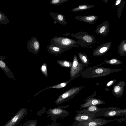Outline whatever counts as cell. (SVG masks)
<instances>
[{
	"instance_id": "cell-32",
	"label": "cell",
	"mask_w": 126,
	"mask_h": 126,
	"mask_svg": "<svg viewBox=\"0 0 126 126\" xmlns=\"http://www.w3.org/2000/svg\"><path fill=\"white\" fill-rule=\"evenodd\" d=\"M121 0H117L116 1L115 3V5L117 6L119 5L121 3Z\"/></svg>"
},
{
	"instance_id": "cell-11",
	"label": "cell",
	"mask_w": 126,
	"mask_h": 126,
	"mask_svg": "<svg viewBox=\"0 0 126 126\" xmlns=\"http://www.w3.org/2000/svg\"><path fill=\"white\" fill-rule=\"evenodd\" d=\"M6 57L4 56H0V68L10 79L15 80L16 78L10 69L3 61Z\"/></svg>"
},
{
	"instance_id": "cell-26",
	"label": "cell",
	"mask_w": 126,
	"mask_h": 126,
	"mask_svg": "<svg viewBox=\"0 0 126 126\" xmlns=\"http://www.w3.org/2000/svg\"><path fill=\"white\" fill-rule=\"evenodd\" d=\"M9 22L8 19L6 16L0 11V23L6 25Z\"/></svg>"
},
{
	"instance_id": "cell-30",
	"label": "cell",
	"mask_w": 126,
	"mask_h": 126,
	"mask_svg": "<svg viewBox=\"0 0 126 126\" xmlns=\"http://www.w3.org/2000/svg\"><path fill=\"white\" fill-rule=\"evenodd\" d=\"M106 68H98L95 69L91 71V73H95L98 74H102Z\"/></svg>"
},
{
	"instance_id": "cell-17",
	"label": "cell",
	"mask_w": 126,
	"mask_h": 126,
	"mask_svg": "<svg viewBox=\"0 0 126 126\" xmlns=\"http://www.w3.org/2000/svg\"><path fill=\"white\" fill-rule=\"evenodd\" d=\"M75 18L78 20H80L89 24H94L98 18V16L95 15L77 16Z\"/></svg>"
},
{
	"instance_id": "cell-3",
	"label": "cell",
	"mask_w": 126,
	"mask_h": 126,
	"mask_svg": "<svg viewBox=\"0 0 126 126\" xmlns=\"http://www.w3.org/2000/svg\"><path fill=\"white\" fill-rule=\"evenodd\" d=\"M51 43L54 45L63 48L78 47V42L73 39L64 37L56 36L51 39Z\"/></svg>"
},
{
	"instance_id": "cell-25",
	"label": "cell",
	"mask_w": 126,
	"mask_h": 126,
	"mask_svg": "<svg viewBox=\"0 0 126 126\" xmlns=\"http://www.w3.org/2000/svg\"><path fill=\"white\" fill-rule=\"evenodd\" d=\"M78 55L80 60L84 64H89L88 59L85 54L79 53H78Z\"/></svg>"
},
{
	"instance_id": "cell-10",
	"label": "cell",
	"mask_w": 126,
	"mask_h": 126,
	"mask_svg": "<svg viewBox=\"0 0 126 126\" xmlns=\"http://www.w3.org/2000/svg\"><path fill=\"white\" fill-rule=\"evenodd\" d=\"M77 114L74 118L75 121L83 122L90 120L94 118V114L87 112H81L79 110L76 111Z\"/></svg>"
},
{
	"instance_id": "cell-20",
	"label": "cell",
	"mask_w": 126,
	"mask_h": 126,
	"mask_svg": "<svg viewBox=\"0 0 126 126\" xmlns=\"http://www.w3.org/2000/svg\"><path fill=\"white\" fill-rule=\"evenodd\" d=\"M118 50L119 54L121 56H124L126 55V41L123 40L118 47Z\"/></svg>"
},
{
	"instance_id": "cell-7",
	"label": "cell",
	"mask_w": 126,
	"mask_h": 126,
	"mask_svg": "<svg viewBox=\"0 0 126 126\" xmlns=\"http://www.w3.org/2000/svg\"><path fill=\"white\" fill-rule=\"evenodd\" d=\"M27 109L24 108H21L16 114L3 126H16L27 114Z\"/></svg>"
},
{
	"instance_id": "cell-12",
	"label": "cell",
	"mask_w": 126,
	"mask_h": 126,
	"mask_svg": "<svg viewBox=\"0 0 126 126\" xmlns=\"http://www.w3.org/2000/svg\"><path fill=\"white\" fill-rule=\"evenodd\" d=\"M84 101H85V102L79 105L81 109L86 108L92 105H101L105 103L102 100L91 97L87 98Z\"/></svg>"
},
{
	"instance_id": "cell-29",
	"label": "cell",
	"mask_w": 126,
	"mask_h": 126,
	"mask_svg": "<svg viewBox=\"0 0 126 126\" xmlns=\"http://www.w3.org/2000/svg\"><path fill=\"white\" fill-rule=\"evenodd\" d=\"M68 0H52L50 2V3L53 5H58L65 2H66Z\"/></svg>"
},
{
	"instance_id": "cell-13",
	"label": "cell",
	"mask_w": 126,
	"mask_h": 126,
	"mask_svg": "<svg viewBox=\"0 0 126 126\" xmlns=\"http://www.w3.org/2000/svg\"><path fill=\"white\" fill-rule=\"evenodd\" d=\"M111 43L102 44L94 50L93 53L94 56H98L102 55L106 53L110 47Z\"/></svg>"
},
{
	"instance_id": "cell-8",
	"label": "cell",
	"mask_w": 126,
	"mask_h": 126,
	"mask_svg": "<svg viewBox=\"0 0 126 126\" xmlns=\"http://www.w3.org/2000/svg\"><path fill=\"white\" fill-rule=\"evenodd\" d=\"M79 62L77 56L74 55L70 71V77L72 78L78 75L82 70L84 65Z\"/></svg>"
},
{
	"instance_id": "cell-16",
	"label": "cell",
	"mask_w": 126,
	"mask_h": 126,
	"mask_svg": "<svg viewBox=\"0 0 126 126\" xmlns=\"http://www.w3.org/2000/svg\"><path fill=\"white\" fill-rule=\"evenodd\" d=\"M50 15L55 20L53 22L54 25H56L57 23L63 25L67 24L68 23L65 20V16L63 15L52 12H50Z\"/></svg>"
},
{
	"instance_id": "cell-23",
	"label": "cell",
	"mask_w": 126,
	"mask_h": 126,
	"mask_svg": "<svg viewBox=\"0 0 126 126\" xmlns=\"http://www.w3.org/2000/svg\"><path fill=\"white\" fill-rule=\"evenodd\" d=\"M56 62L60 66L63 67L69 68H71L72 66V63L68 61L57 60Z\"/></svg>"
},
{
	"instance_id": "cell-19",
	"label": "cell",
	"mask_w": 126,
	"mask_h": 126,
	"mask_svg": "<svg viewBox=\"0 0 126 126\" xmlns=\"http://www.w3.org/2000/svg\"><path fill=\"white\" fill-rule=\"evenodd\" d=\"M78 76V75L76 76L75 77L71 78V79H70L69 80H68L67 81L63 82L61 83H60L59 84H58L56 85L51 86L50 87H47V88H45L39 91L34 96H35L38 94H39L40 93L42 92L44 90H46L48 89H60L61 88L65 87V86H66L67 84L70 82L71 80H72L73 79L75 78L76 77H77Z\"/></svg>"
},
{
	"instance_id": "cell-15",
	"label": "cell",
	"mask_w": 126,
	"mask_h": 126,
	"mask_svg": "<svg viewBox=\"0 0 126 126\" xmlns=\"http://www.w3.org/2000/svg\"><path fill=\"white\" fill-rule=\"evenodd\" d=\"M109 25L108 21L104 22L97 27L95 32L100 35L105 36L108 34L109 32Z\"/></svg>"
},
{
	"instance_id": "cell-27",
	"label": "cell",
	"mask_w": 126,
	"mask_h": 126,
	"mask_svg": "<svg viewBox=\"0 0 126 126\" xmlns=\"http://www.w3.org/2000/svg\"><path fill=\"white\" fill-rule=\"evenodd\" d=\"M37 123V120H30L24 123L22 126H36Z\"/></svg>"
},
{
	"instance_id": "cell-31",
	"label": "cell",
	"mask_w": 126,
	"mask_h": 126,
	"mask_svg": "<svg viewBox=\"0 0 126 126\" xmlns=\"http://www.w3.org/2000/svg\"><path fill=\"white\" fill-rule=\"evenodd\" d=\"M114 82V81L111 80L107 84V86H110Z\"/></svg>"
},
{
	"instance_id": "cell-4",
	"label": "cell",
	"mask_w": 126,
	"mask_h": 126,
	"mask_svg": "<svg viewBox=\"0 0 126 126\" xmlns=\"http://www.w3.org/2000/svg\"><path fill=\"white\" fill-rule=\"evenodd\" d=\"M71 35L78 39V44L83 47L91 45L96 42L95 38L93 36L83 32H80L75 34L72 33Z\"/></svg>"
},
{
	"instance_id": "cell-22",
	"label": "cell",
	"mask_w": 126,
	"mask_h": 126,
	"mask_svg": "<svg viewBox=\"0 0 126 126\" xmlns=\"http://www.w3.org/2000/svg\"><path fill=\"white\" fill-rule=\"evenodd\" d=\"M94 5H82L74 8L72 9L71 10L73 12H76L92 8H94Z\"/></svg>"
},
{
	"instance_id": "cell-6",
	"label": "cell",
	"mask_w": 126,
	"mask_h": 126,
	"mask_svg": "<svg viewBox=\"0 0 126 126\" xmlns=\"http://www.w3.org/2000/svg\"><path fill=\"white\" fill-rule=\"evenodd\" d=\"M51 120H56L59 118H64L68 116L69 111L61 108L59 106L52 109L50 108L46 112Z\"/></svg>"
},
{
	"instance_id": "cell-18",
	"label": "cell",
	"mask_w": 126,
	"mask_h": 126,
	"mask_svg": "<svg viewBox=\"0 0 126 126\" xmlns=\"http://www.w3.org/2000/svg\"><path fill=\"white\" fill-rule=\"evenodd\" d=\"M120 82L114 86L112 91L114 95L117 97L121 96L124 91V85L120 86Z\"/></svg>"
},
{
	"instance_id": "cell-28",
	"label": "cell",
	"mask_w": 126,
	"mask_h": 126,
	"mask_svg": "<svg viewBox=\"0 0 126 126\" xmlns=\"http://www.w3.org/2000/svg\"><path fill=\"white\" fill-rule=\"evenodd\" d=\"M40 69L42 73L46 77H47L48 76V73L47 65L45 63H43Z\"/></svg>"
},
{
	"instance_id": "cell-21",
	"label": "cell",
	"mask_w": 126,
	"mask_h": 126,
	"mask_svg": "<svg viewBox=\"0 0 126 126\" xmlns=\"http://www.w3.org/2000/svg\"><path fill=\"white\" fill-rule=\"evenodd\" d=\"M84 109L79 110L81 112H87L95 114L99 111L100 108L96 105H92L89 106Z\"/></svg>"
},
{
	"instance_id": "cell-14",
	"label": "cell",
	"mask_w": 126,
	"mask_h": 126,
	"mask_svg": "<svg viewBox=\"0 0 126 126\" xmlns=\"http://www.w3.org/2000/svg\"><path fill=\"white\" fill-rule=\"evenodd\" d=\"M70 49L69 48H63L52 45L51 43L50 44L47 46V50L50 53L54 54L56 56L59 55L65 51Z\"/></svg>"
},
{
	"instance_id": "cell-24",
	"label": "cell",
	"mask_w": 126,
	"mask_h": 126,
	"mask_svg": "<svg viewBox=\"0 0 126 126\" xmlns=\"http://www.w3.org/2000/svg\"><path fill=\"white\" fill-rule=\"evenodd\" d=\"M105 62L107 64H110L118 65L121 64L123 63L121 60L117 59H113L109 60H106Z\"/></svg>"
},
{
	"instance_id": "cell-9",
	"label": "cell",
	"mask_w": 126,
	"mask_h": 126,
	"mask_svg": "<svg viewBox=\"0 0 126 126\" xmlns=\"http://www.w3.org/2000/svg\"><path fill=\"white\" fill-rule=\"evenodd\" d=\"M27 48L29 52L37 54L40 47V43L36 37H32L27 43Z\"/></svg>"
},
{
	"instance_id": "cell-2",
	"label": "cell",
	"mask_w": 126,
	"mask_h": 126,
	"mask_svg": "<svg viewBox=\"0 0 126 126\" xmlns=\"http://www.w3.org/2000/svg\"><path fill=\"white\" fill-rule=\"evenodd\" d=\"M124 118L114 119H105L101 118H95L84 122L75 121L72 126H100L114 121L121 122L124 121Z\"/></svg>"
},
{
	"instance_id": "cell-5",
	"label": "cell",
	"mask_w": 126,
	"mask_h": 126,
	"mask_svg": "<svg viewBox=\"0 0 126 126\" xmlns=\"http://www.w3.org/2000/svg\"><path fill=\"white\" fill-rule=\"evenodd\" d=\"M83 87V86H77L67 90L58 97L55 103L57 105L60 104L72 99Z\"/></svg>"
},
{
	"instance_id": "cell-1",
	"label": "cell",
	"mask_w": 126,
	"mask_h": 126,
	"mask_svg": "<svg viewBox=\"0 0 126 126\" xmlns=\"http://www.w3.org/2000/svg\"><path fill=\"white\" fill-rule=\"evenodd\" d=\"M94 114V118L123 116L126 115V109L120 108L116 107L102 108H100L98 112Z\"/></svg>"
}]
</instances>
